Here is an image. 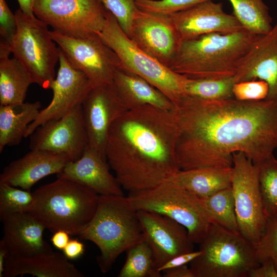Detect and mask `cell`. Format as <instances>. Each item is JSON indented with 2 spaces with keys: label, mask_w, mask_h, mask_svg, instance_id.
Returning a JSON list of instances; mask_svg holds the SVG:
<instances>
[{
  "label": "cell",
  "mask_w": 277,
  "mask_h": 277,
  "mask_svg": "<svg viewBox=\"0 0 277 277\" xmlns=\"http://www.w3.org/2000/svg\"><path fill=\"white\" fill-rule=\"evenodd\" d=\"M129 38L142 50L169 67L181 39L170 15L138 9Z\"/></svg>",
  "instance_id": "15"
},
{
  "label": "cell",
  "mask_w": 277,
  "mask_h": 277,
  "mask_svg": "<svg viewBox=\"0 0 277 277\" xmlns=\"http://www.w3.org/2000/svg\"><path fill=\"white\" fill-rule=\"evenodd\" d=\"M19 9L26 14L34 15L33 6L36 0H17Z\"/></svg>",
  "instance_id": "44"
},
{
  "label": "cell",
  "mask_w": 277,
  "mask_h": 277,
  "mask_svg": "<svg viewBox=\"0 0 277 277\" xmlns=\"http://www.w3.org/2000/svg\"><path fill=\"white\" fill-rule=\"evenodd\" d=\"M207 0H135L141 10L170 15Z\"/></svg>",
  "instance_id": "36"
},
{
  "label": "cell",
  "mask_w": 277,
  "mask_h": 277,
  "mask_svg": "<svg viewBox=\"0 0 277 277\" xmlns=\"http://www.w3.org/2000/svg\"><path fill=\"white\" fill-rule=\"evenodd\" d=\"M109 166L106 159L87 145L80 158L68 162L57 176L76 182L98 195H124Z\"/></svg>",
  "instance_id": "20"
},
{
  "label": "cell",
  "mask_w": 277,
  "mask_h": 277,
  "mask_svg": "<svg viewBox=\"0 0 277 277\" xmlns=\"http://www.w3.org/2000/svg\"><path fill=\"white\" fill-rule=\"evenodd\" d=\"M34 201L33 192L0 183V219L13 215L29 212Z\"/></svg>",
  "instance_id": "33"
},
{
  "label": "cell",
  "mask_w": 277,
  "mask_h": 277,
  "mask_svg": "<svg viewBox=\"0 0 277 277\" xmlns=\"http://www.w3.org/2000/svg\"><path fill=\"white\" fill-rule=\"evenodd\" d=\"M174 111L181 170L231 167L237 152L256 164L277 148L275 101L209 100L184 95Z\"/></svg>",
  "instance_id": "1"
},
{
  "label": "cell",
  "mask_w": 277,
  "mask_h": 277,
  "mask_svg": "<svg viewBox=\"0 0 277 277\" xmlns=\"http://www.w3.org/2000/svg\"><path fill=\"white\" fill-rule=\"evenodd\" d=\"M98 34L115 52L122 67L145 79L168 97L175 106L185 94L187 77L174 72L140 49L109 11L104 28Z\"/></svg>",
  "instance_id": "8"
},
{
  "label": "cell",
  "mask_w": 277,
  "mask_h": 277,
  "mask_svg": "<svg viewBox=\"0 0 277 277\" xmlns=\"http://www.w3.org/2000/svg\"><path fill=\"white\" fill-rule=\"evenodd\" d=\"M15 14L17 28L10 44L11 52L25 67L33 83L49 89L55 78L60 48L56 47L48 26L44 22L34 15L25 14L20 9Z\"/></svg>",
  "instance_id": "9"
},
{
  "label": "cell",
  "mask_w": 277,
  "mask_h": 277,
  "mask_svg": "<svg viewBox=\"0 0 277 277\" xmlns=\"http://www.w3.org/2000/svg\"><path fill=\"white\" fill-rule=\"evenodd\" d=\"M33 194L34 204L28 213L53 233L64 230L78 236L94 215L99 197L91 189L60 177Z\"/></svg>",
  "instance_id": "4"
},
{
  "label": "cell",
  "mask_w": 277,
  "mask_h": 277,
  "mask_svg": "<svg viewBox=\"0 0 277 277\" xmlns=\"http://www.w3.org/2000/svg\"><path fill=\"white\" fill-rule=\"evenodd\" d=\"M8 253L6 249L0 245V277H3L4 270V265Z\"/></svg>",
  "instance_id": "45"
},
{
  "label": "cell",
  "mask_w": 277,
  "mask_h": 277,
  "mask_svg": "<svg viewBox=\"0 0 277 277\" xmlns=\"http://www.w3.org/2000/svg\"><path fill=\"white\" fill-rule=\"evenodd\" d=\"M88 145L106 159L108 137L113 122L128 110L111 83L94 86L82 105Z\"/></svg>",
  "instance_id": "16"
},
{
  "label": "cell",
  "mask_w": 277,
  "mask_h": 277,
  "mask_svg": "<svg viewBox=\"0 0 277 277\" xmlns=\"http://www.w3.org/2000/svg\"><path fill=\"white\" fill-rule=\"evenodd\" d=\"M255 165L265 212L268 217L277 218V160L272 154Z\"/></svg>",
  "instance_id": "32"
},
{
  "label": "cell",
  "mask_w": 277,
  "mask_h": 277,
  "mask_svg": "<svg viewBox=\"0 0 277 277\" xmlns=\"http://www.w3.org/2000/svg\"><path fill=\"white\" fill-rule=\"evenodd\" d=\"M126 252V260L118 277L162 276L156 267L152 251L145 240L132 245Z\"/></svg>",
  "instance_id": "30"
},
{
  "label": "cell",
  "mask_w": 277,
  "mask_h": 277,
  "mask_svg": "<svg viewBox=\"0 0 277 277\" xmlns=\"http://www.w3.org/2000/svg\"><path fill=\"white\" fill-rule=\"evenodd\" d=\"M248 277H277V271L271 260H267L253 268Z\"/></svg>",
  "instance_id": "40"
},
{
  "label": "cell",
  "mask_w": 277,
  "mask_h": 277,
  "mask_svg": "<svg viewBox=\"0 0 277 277\" xmlns=\"http://www.w3.org/2000/svg\"><path fill=\"white\" fill-rule=\"evenodd\" d=\"M33 11L53 30L77 37L99 34L108 12L100 0H36Z\"/></svg>",
  "instance_id": "11"
},
{
  "label": "cell",
  "mask_w": 277,
  "mask_h": 277,
  "mask_svg": "<svg viewBox=\"0 0 277 277\" xmlns=\"http://www.w3.org/2000/svg\"><path fill=\"white\" fill-rule=\"evenodd\" d=\"M63 251V254L68 259L75 260L83 254L85 246L77 240H70Z\"/></svg>",
  "instance_id": "41"
},
{
  "label": "cell",
  "mask_w": 277,
  "mask_h": 277,
  "mask_svg": "<svg viewBox=\"0 0 277 277\" xmlns=\"http://www.w3.org/2000/svg\"><path fill=\"white\" fill-rule=\"evenodd\" d=\"M233 15L243 27L257 35L268 33L272 28V19L263 0H228Z\"/></svg>",
  "instance_id": "28"
},
{
  "label": "cell",
  "mask_w": 277,
  "mask_h": 277,
  "mask_svg": "<svg viewBox=\"0 0 277 277\" xmlns=\"http://www.w3.org/2000/svg\"><path fill=\"white\" fill-rule=\"evenodd\" d=\"M52 236L51 241L53 245L59 250H63L69 242V234L64 230H58Z\"/></svg>",
  "instance_id": "43"
},
{
  "label": "cell",
  "mask_w": 277,
  "mask_h": 277,
  "mask_svg": "<svg viewBox=\"0 0 277 277\" xmlns=\"http://www.w3.org/2000/svg\"><path fill=\"white\" fill-rule=\"evenodd\" d=\"M3 236L0 242L8 255L29 256L53 251L43 239L46 228L29 213L17 214L2 221Z\"/></svg>",
  "instance_id": "22"
},
{
  "label": "cell",
  "mask_w": 277,
  "mask_h": 277,
  "mask_svg": "<svg viewBox=\"0 0 277 277\" xmlns=\"http://www.w3.org/2000/svg\"><path fill=\"white\" fill-rule=\"evenodd\" d=\"M257 36L243 29L182 41L169 68L191 78L234 76Z\"/></svg>",
  "instance_id": "3"
},
{
  "label": "cell",
  "mask_w": 277,
  "mask_h": 277,
  "mask_svg": "<svg viewBox=\"0 0 277 277\" xmlns=\"http://www.w3.org/2000/svg\"><path fill=\"white\" fill-rule=\"evenodd\" d=\"M70 162L66 157L43 150H30L10 162L0 175V183L29 190L42 179L58 174Z\"/></svg>",
  "instance_id": "21"
},
{
  "label": "cell",
  "mask_w": 277,
  "mask_h": 277,
  "mask_svg": "<svg viewBox=\"0 0 277 277\" xmlns=\"http://www.w3.org/2000/svg\"><path fill=\"white\" fill-rule=\"evenodd\" d=\"M182 41L212 33L244 29L236 18L225 13L222 3L207 0L170 15Z\"/></svg>",
  "instance_id": "18"
},
{
  "label": "cell",
  "mask_w": 277,
  "mask_h": 277,
  "mask_svg": "<svg viewBox=\"0 0 277 277\" xmlns=\"http://www.w3.org/2000/svg\"><path fill=\"white\" fill-rule=\"evenodd\" d=\"M143 240L150 247L158 269L176 256L194 251L185 227L157 213L137 210Z\"/></svg>",
  "instance_id": "17"
},
{
  "label": "cell",
  "mask_w": 277,
  "mask_h": 277,
  "mask_svg": "<svg viewBox=\"0 0 277 277\" xmlns=\"http://www.w3.org/2000/svg\"><path fill=\"white\" fill-rule=\"evenodd\" d=\"M88 145L82 105L63 117L38 126L30 135V150L39 149L64 156L69 161L78 160Z\"/></svg>",
  "instance_id": "13"
},
{
  "label": "cell",
  "mask_w": 277,
  "mask_h": 277,
  "mask_svg": "<svg viewBox=\"0 0 277 277\" xmlns=\"http://www.w3.org/2000/svg\"><path fill=\"white\" fill-rule=\"evenodd\" d=\"M233 76L191 78L187 77L185 94L209 100L233 98Z\"/></svg>",
  "instance_id": "31"
},
{
  "label": "cell",
  "mask_w": 277,
  "mask_h": 277,
  "mask_svg": "<svg viewBox=\"0 0 277 277\" xmlns=\"http://www.w3.org/2000/svg\"><path fill=\"white\" fill-rule=\"evenodd\" d=\"M232 172V167H202L180 170L173 177L182 187L202 199L231 187Z\"/></svg>",
  "instance_id": "25"
},
{
  "label": "cell",
  "mask_w": 277,
  "mask_h": 277,
  "mask_svg": "<svg viewBox=\"0 0 277 277\" xmlns=\"http://www.w3.org/2000/svg\"><path fill=\"white\" fill-rule=\"evenodd\" d=\"M268 92V84L260 80L235 83L232 88L233 97L240 101L264 100L267 97Z\"/></svg>",
  "instance_id": "37"
},
{
  "label": "cell",
  "mask_w": 277,
  "mask_h": 277,
  "mask_svg": "<svg viewBox=\"0 0 277 277\" xmlns=\"http://www.w3.org/2000/svg\"><path fill=\"white\" fill-rule=\"evenodd\" d=\"M59 63L56 76L50 87L53 91L52 99L29 125L25 138L46 122L59 119L82 105L94 87L84 73L72 65L61 49Z\"/></svg>",
  "instance_id": "14"
},
{
  "label": "cell",
  "mask_w": 277,
  "mask_h": 277,
  "mask_svg": "<svg viewBox=\"0 0 277 277\" xmlns=\"http://www.w3.org/2000/svg\"><path fill=\"white\" fill-rule=\"evenodd\" d=\"M116 18L122 30L129 37L134 17L138 9L135 0H100Z\"/></svg>",
  "instance_id": "35"
},
{
  "label": "cell",
  "mask_w": 277,
  "mask_h": 277,
  "mask_svg": "<svg viewBox=\"0 0 277 277\" xmlns=\"http://www.w3.org/2000/svg\"><path fill=\"white\" fill-rule=\"evenodd\" d=\"M201 254V251L199 250L197 251L194 250L192 252L179 255L167 261L162 266L160 267L158 269V270L161 272H163L164 271L170 269L187 265Z\"/></svg>",
  "instance_id": "39"
},
{
  "label": "cell",
  "mask_w": 277,
  "mask_h": 277,
  "mask_svg": "<svg viewBox=\"0 0 277 277\" xmlns=\"http://www.w3.org/2000/svg\"><path fill=\"white\" fill-rule=\"evenodd\" d=\"M231 188L240 233L257 243L263 234L268 217L261 194L256 165L243 152L233 153Z\"/></svg>",
  "instance_id": "10"
},
{
  "label": "cell",
  "mask_w": 277,
  "mask_h": 277,
  "mask_svg": "<svg viewBox=\"0 0 277 277\" xmlns=\"http://www.w3.org/2000/svg\"><path fill=\"white\" fill-rule=\"evenodd\" d=\"M50 34L72 65L84 73L94 86L111 83L115 71L122 67L115 52L98 34L77 37L54 30Z\"/></svg>",
  "instance_id": "12"
},
{
  "label": "cell",
  "mask_w": 277,
  "mask_h": 277,
  "mask_svg": "<svg viewBox=\"0 0 277 277\" xmlns=\"http://www.w3.org/2000/svg\"><path fill=\"white\" fill-rule=\"evenodd\" d=\"M78 237L97 246L96 260L104 273L121 253L143 240L137 210L124 195H99L94 215Z\"/></svg>",
  "instance_id": "5"
},
{
  "label": "cell",
  "mask_w": 277,
  "mask_h": 277,
  "mask_svg": "<svg viewBox=\"0 0 277 277\" xmlns=\"http://www.w3.org/2000/svg\"><path fill=\"white\" fill-rule=\"evenodd\" d=\"M11 52L0 49V105H17L24 102L28 89L33 81L23 64Z\"/></svg>",
  "instance_id": "27"
},
{
  "label": "cell",
  "mask_w": 277,
  "mask_h": 277,
  "mask_svg": "<svg viewBox=\"0 0 277 277\" xmlns=\"http://www.w3.org/2000/svg\"><path fill=\"white\" fill-rule=\"evenodd\" d=\"M254 246L260 264L271 260L277 271V218L268 217L263 234Z\"/></svg>",
  "instance_id": "34"
},
{
  "label": "cell",
  "mask_w": 277,
  "mask_h": 277,
  "mask_svg": "<svg viewBox=\"0 0 277 277\" xmlns=\"http://www.w3.org/2000/svg\"><path fill=\"white\" fill-rule=\"evenodd\" d=\"M178 136L174 110L145 105L119 116L110 129L106 155L122 188L129 193L147 190L180 171Z\"/></svg>",
  "instance_id": "2"
},
{
  "label": "cell",
  "mask_w": 277,
  "mask_h": 277,
  "mask_svg": "<svg viewBox=\"0 0 277 277\" xmlns=\"http://www.w3.org/2000/svg\"><path fill=\"white\" fill-rule=\"evenodd\" d=\"M17 22L5 0H0L1 39L10 45L17 31Z\"/></svg>",
  "instance_id": "38"
},
{
  "label": "cell",
  "mask_w": 277,
  "mask_h": 277,
  "mask_svg": "<svg viewBox=\"0 0 277 277\" xmlns=\"http://www.w3.org/2000/svg\"><path fill=\"white\" fill-rule=\"evenodd\" d=\"M189 267L195 277H248L259 266L254 244L240 232L211 224Z\"/></svg>",
  "instance_id": "6"
},
{
  "label": "cell",
  "mask_w": 277,
  "mask_h": 277,
  "mask_svg": "<svg viewBox=\"0 0 277 277\" xmlns=\"http://www.w3.org/2000/svg\"><path fill=\"white\" fill-rule=\"evenodd\" d=\"M136 210H145L168 216L187 229L194 244H199L212 224L199 198L182 187L173 177L156 186L129 193Z\"/></svg>",
  "instance_id": "7"
},
{
  "label": "cell",
  "mask_w": 277,
  "mask_h": 277,
  "mask_svg": "<svg viewBox=\"0 0 277 277\" xmlns=\"http://www.w3.org/2000/svg\"><path fill=\"white\" fill-rule=\"evenodd\" d=\"M111 84L128 110L150 105L165 110H174L175 106L163 92L142 77L122 67L115 71Z\"/></svg>",
  "instance_id": "24"
},
{
  "label": "cell",
  "mask_w": 277,
  "mask_h": 277,
  "mask_svg": "<svg viewBox=\"0 0 277 277\" xmlns=\"http://www.w3.org/2000/svg\"><path fill=\"white\" fill-rule=\"evenodd\" d=\"M163 272L164 277H195L190 267L187 265L170 269Z\"/></svg>",
  "instance_id": "42"
},
{
  "label": "cell",
  "mask_w": 277,
  "mask_h": 277,
  "mask_svg": "<svg viewBox=\"0 0 277 277\" xmlns=\"http://www.w3.org/2000/svg\"><path fill=\"white\" fill-rule=\"evenodd\" d=\"M200 200L212 224L233 232H240L231 187Z\"/></svg>",
  "instance_id": "29"
},
{
  "label": "cell",
  "mask_w": 277,
  "mask_h": 277,
  "mask_svg": "<svg viewBox=\"0 0 277 277\" xmlns=\"http://www.w3.org/2000/svg\"><path fill=\"white\" fill-rule=\"evenodd\" d=\"M39 101L17 105H0V152L6 146H15L25 138L29 125L37 117Z\"/></svg>",
  "instance_id": "26"
},
{
  "label": "cell",
  "mask_w": 277,
  "mask_h": 277,
  "mask_svg": "<svg viewBox=\"0 0 277 277\" xmlns=\"http://www.w3.org/2000/svg\"><path fill=\"white\" fill-rule=\"evenodd\" d=\"M255 80L265 81L266 99L277 102V21L268 33L258 35L233 76L234 83Z\"/></svg>",
  "instance_id": "19"
},
{
  "label": "cell",
  "mask_w": 277,
  "mask_h": 277,
  "mask_svg": "<svg viewBox=\"0 0 277 277\" xmlns=\"http://www.w3.org/2000/svg\"><path fill=\"white\" fill-rule=\"evenodd\" d=\"M84 277L64 254L53 251L29 256L7 255L3 277Z\"/></svg>",
  "instance_id": "23"
}]
</instances>
